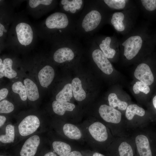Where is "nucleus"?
Wrapping results in <instances>:
<instances>
[{
  "instance_id": "1",
  "label": "nucleus",
  "mask_w": 156,
  "mask_h": 156,
  "mask_svg": "<svg viewBox=\"0 0 156 156\" xmlns=\"http://www.w3.org/2000/svg\"><path fill=\"white\" fill-rule=\"evenodd\" d=\"M41 119L34 115H28L20 121L18 129L19 135L23 137H27L35 133L40 127Z\"/></svg>"
},
{
  "instance_id": "2",
  "label": "nucleus",
  "mask_w": 156,
  "mask_h": 156,
  "mask_svg": "<svg viewBox=\"0 0 156 156\" xmlns=\"http://www.w3.org/2000/svg\"><path fill=\"white\" fill-rule=\"evenodd\" d=\"M42 138L39 134L32 135L23 143L20 152V156H34L42 143Z\"/></svg>"
},
{
  "instance_id": "3",
  "label": "nucleus",
  "mask_w": 156,
  "mask_h": 156,
  "mask_svg": "<svg viewBox=\"0 0 156 156\" xmlns=\"http://www.w3.org/2000/svg\"><path fill=\"white\" fill-rule=\"evenodd\" d=\"M142 40L139 36L130 37L122 44L124 47V55L128 60H131L135 57L141 49Z\"/></svg>"
},
{
  "instance_id": "4",
  "label": "nucleus",
  "mask_w": 156,
  "mask_h": 156,
  "mask_svg": "<svg viewBox=\"0 0 156 156\" xmlns=\"http://www.w3.org/2000/svg\"><path fill=\"white\" fill-rule=\"evenodd\" d=\"M15 29L18 40L21 44L26 46L31 42L33 32L29 25L20 23L17 25Z\"/></svg>"
},
{
  "instance_id": "5",
  "label": "nucleus",
  "mask_w": 156,
  "mask_h": 156,
  "mask_svg": "<svg viewBox=\"0 0 156 156\" xmlns=\"http://www.w3.org/2000/svg\"><path fill=\"white\" fill-rule=\"evenodd\" d=\"M99 112L101 117L106 122L118 124L121 121L120 112L109 106L105 104L101 105L99 107Z\"/></svg>"
},
{
  "instance_id": "6",
  "label": "nucleus",
  "mask_w": 156,
  "mask_h": 156,
  "mask_svg": "<svg viewBox=\"0 0 156 156\" xmlns=\"http://www.w3.org/2000/svg\"><path fill=\"white\" fill-rule=\"evenodd\" d=\"M68 21L66 15L62 12L52 14L47 18L45 24L49 28L63 29L68 25Z\"/></svg>"
},
{
  "instance_id": "7",
  "label": "nucleus",
  "mask_w": 156,
  "mask_h": 156,
  "mask_svg": "<svg viewBox=\"0 0 156 156\" xmlns=\"http://www.w3.org/2000/svg\"><path fill=\"white\" fill-rule=\"evenodd\" d=\"M92 56L94 62L103 73L108 75L112 73L113 69L111 63L101 50L94 51Z\"/></svg>"
},
{
  "instance_id": "8",
  "label": "nucleus",
  "mask_w": 156,
  "mask_h": 156,
  "mask_svg": "<svg viewBox=\"0 0 156 156\" xmlns=\"http://www.w3.org/2000/svg\"><path fill=\"white\" fill-rule=\"evenodd\" d=\"M135 77L148 86L153 83L154 77L150 68L147 64L141 63L136 67L134 72Z\"/></svg>"
},
{
  "instance_id": "9",
  "label": "nucleus",
  "mask_w": 156,
  "mask_h": 156,
  "mask_svg": "<svg viewBox=\"0 0 156 156\" xmlns=\"http://www.w3.org/2000/svg\"><path fill=\"white\" fill-rule=\"evenodd\" d=\"M101 19L100 13L96 10H92L88 13L84 18L82 26L85 31L88 32L95 29L99 24Z\"/></svg>"
},
{
  "instance_id": "10",
  "label": "nucleus",
  "mask_w": 156,
  "mask_h": 156,
  "mask_svg": "<svg viewBox=\"0 0 156 156\" xmlns=\"http://www.w3.org/2000/svg\"><path fill=\"white\" fill-rule=\"evenodd\" d=\"M89 131L92 138L96 141L103 142L108 138V134L105 126L99 122L91 124L88 127Z\"/></svg>"
},
{
  "instance_id": "11",
  "label": "nucleus",
  "mask_w": 156,
  "mask_h": 156,
  "mask_svg": "<svg viewBox=\"0 0 156 156\" xmlns=\"http://www.w3.org/2000/svg\"><path fill=\"white\" fill-rule=\"evenodd\" d=\"M54 75V70L51 66L46 65L44 67L38 74L40 85L44 87L48 86L52 81Z\"/></svg>"
},
{
  "instance_id": "12",
  "label": "nucleus",
  "mask_w": 156,
  "mask_h": 156,
  "mask_svg": "<svg viewBox=\"0 0 156 156\" xmlns=\"http://www.w3.org/2000/svg\"><path fill=\"white\" fill-rule=\"evenodd\" d=\"M135 142L140 156H152L149 142L146 136L143 135H138Z\"/></svg>"
},
{
  "instance_id": "13",
  "label": "nucleus",
  "mask_w": 156,
  "mask_h": 156,
  "mask_svg": "<svg viewBox=\"0 0 156 156\" xmlns=\"http://www.w3.org/2000/svg\"><path fill=\"white\" fill-rule=\"evenodd\" d=\"M74 54L70 49L66 47L60 48L56 50L53 55L54 60L59 63H62L73 59Z\"/></svg>"
},
{
  "instance_id": "14",
  "label": "nucleus",
  "mask_w": 156,
  "mask_h": 156,
  "mask_svg": "<svg viewBox=\"0 0 156 156\" xmlns=\"http://www.w3.org/2000/svg\"><path fill=\"white\" fill-rule=\"evenodd\" d=\"M71 88L75 99L81 101H83L86 97V93L83 88L81 81L78 77L73 79L71 83Z\"/></svg>"
},
{
  "instance_id": "15",
  "label": "nucleus",
  "mask_w": 156,
  "mask_h": 156,
  "mask_svg": "<svg viewBox=\"0 0 156 156\" xmlns=\"http://www.w3.org/2000/svg\"><path fill=\"white\" fill-rule=\"evenodd\" d=\"M52 107L54 112L56 114L62 116L66 111L71 112L75 108L74 104L68 102H61L54 101L52 103Z\"/></svg>"
},
{
  "instance_id": "16",
  "label": "nucleus",
  "mask_w": 156,
  "mask_h": 156,
  "mask_svg": "<svg viewBox=\"0 0 156 156\" xmlns=\"http://www.w3.org/2000/svg\"><path fill=\"white\" fill-rule=\"evenodd\" d=\"M24 83L26 88L28 99L31 101H34L38 99L39 95L38 87L36 84L28 78L24 80Z\"/></svg>"
},
{
  "instance_id": "17",
  "label": "nucleus",
  "mask_w": 156,
  "mask_h": 156,
  "mask_svg": "<svg viewBox=\"0 0 156 156\" xmlns=\"http://www.w3.org/2000/svg\"><path fill=\"white\" fill-rule=\"evenodd\" d=\"M64 135L70 139L78 140L82 137L80 130L75 125L70 123H66L63 127Z\"/></svg>"
},
{
  "instance_id": "18",
  "label": "nucleus",
  "mask_w": 156,
  "mask_h": 156,
  "mask_svg": "<svg viewBox=\"0 0 156 156\" xmlns=\"http://www.w3.org/2000/svg\"><path fill=\"white\" fill-rule=\"evenodd\" d=\"M5 134L0 135L1 143L8 144L13 143L15 139V130L13 125L9 124L6 126Z\"/></svg>"
},
{
  "instance_id": "19",
  "label": "nucleus",
  "mask_w": 156,
  "mask_h": 156,
  "mask_svg": "<svg viewBox=\"0 0 156 156\" xmlns=\"http://www.w3.org/2000/svg\"><path fill=\"white\" fill-rule=\"evenodd\" d=\"M73 96L71 84L68 83L66 84L62 90L57 94L55 99L56 101L59 102H67L71 99Z\"/></svg>"
},
{
  "instance_id": "20",
  "label": "nucleus",
  "mask_w": 156,
  "mask_h": 156,
  "mask_svg": "<svg viewBox=\"0 0 156 156\" xmlns=\"http://www.w3.org/2000/svg\"><path fill=\"white\" fill-rule=\"evenodd\" d=\"M52 146L54 151L60 156H65L71 150L69 144L62 141H54L52 143Z\"/></svg>"
},
{
  "instance_id": "21",
  "label": "nucleus",
  "mask_w": 156,
  "mask_h": 156,
  "mask_svg": "<svg viewBox=\"0 0 156 156\" xmlns=\"http://www.w3.org/2000/svg\"><path fill=\"white\" fill-rule=\"evenodd\" d=\"M145 114V111L142 108L139 107L136 104H132L127 106L125 116L128 120H131L135 115L143 116Z\"/></svg>"
},
{
  "instance_id": "22",
  "label": "nucleus",
  "mask_w": 156,
  "mask_h": 156,
  "mask_svg": "<svg viewBox=\"0 0 156 156\" xmlns=\"http://www.w3.org/2000/svg\"><path fill=\"white\" fill-rule=\"evenodd\" d=\"M111 39L110 37H106L102 41L99 45V47L105 56L107 58H112L114 57L116 51L114 49L110 47Z\"/></svg>"
},
{
  "instance_id": "23",
  "label": "nucleus",
  "mask_w": 156,
  "mask_h": 156,
  "mask_svg": "<svg viewBox=\"0 0 156 156\" xmlns=\"http://www.w3.org/2000/svg\"><path fill=\"white\" fill-rule=\"evenodd\" d=\"M62 4L64 5L63 8L66 11H70L72 13H75L76 10L79 9L82 4L81 0H62Z\"/></svg>"
},
{
  "instance_id": "24",
  "label": "nucleus",
  "mask_w": 156,
  "mask_h": 156,
  "mask_svg": "<svg viewBox=\"0 0 156 156\" xmlns=\"http://www.w3.org/2000/svg\"><path fill=\"white\" fill-rule=\"evenodd\" d=\"M109 106L113 108L118 107V108L121 110H125L127 107L128 104L125 101H120L114 93H111L108 97Z\"/></svg>"
},
{
  "instance_id": "25",
  "label": "nucleus",
  "mask_w": 156,
  "mask_h": 156,
  "mask_svg": "<svg viewBox=\"0 0 156 156\" xmlns=\"http://www.w3.org/2000/svg\"><path fill=\"white\" fill-rule=\"evenodd\" d=\"M124 18V14L121 12H115L112 15L111 23L115 29L118 31H122L125 29V26L122 22Z\"/></svg>"
},
{
  "instance_id": "26",
  "label": "nucleus",
  "mask_w": 156,
  "mask_h": 156,
  "mask_svg": "<svg viewBox=\"0 0 156 156\" xmlns=\"http://www.w3.org/2000/svg\"><path fill=\"white\" fill-rule=\"evenodd\" d=\"M3 63L4 66V76L9 79L15 77L17 75V73L12 69V60L10 58H6L3 60Z\"/></svg>"
},
{
  "instance_id": "27",
  "label": "nucleus",
  "mask_w": 156,
  "mask_h": 156,
  "mask_svg": "<svg viewBox=\"0 0 156 156\" xmlns=\"http://www.w3.org/2000/svg\"><path fill=\"white\" fill-rule=\"evenodd\" d=\"M12 90L15 93L18 94L21 100L25 101L27 98L26 88L21 81L14 83L12 86Z\"/></svg>"
},
{
  "instance_id": "28",
  "label": "nucleus",
  "mask_w": 156,
  "mask_h": 156,
  "mask_svg": "<svg viewBox=\"0 0 156 156\" xmlns=\"http://www.w3.org/2000/svg\"><path fill=\"white\" fill-rule=\"evenodd\" d=\"M120 156H133V151L131 146L125 142H122L118 147Z\"/></svg>"
},
{
  "instance_id": "29",
  "label": "nucleus",
  "mask_w": 156,
  "mask_h": 156,
  "mask_svg": "<svg viewBox=\"0 0 156 156\" xmlns=\"http://www.w3.org/2000/svg\"><path fill=\"white\" fill-rule=\"evenodd\" d=\"M14 108V106L11 102L4 99L0 102V113L8 114L12 112Z\"/></svg>"
},
{
  "instance_id": "30",
  "label": "nucleus",
  "mask_w": 156,
  "mask_h": 156,
  "mask_svg": "<svg viewBox=\"0 0 156 156\" xmlns=\"http://www.w3.org/2000/svg\"><path fill=\"white\" fill-rule=\"evenodd\" d=\"M133 89L135 94H138L141 92L146 94L150 91V88L148 86L140 81L135 83L133 86Z\"/></svg>"
},
{
  "instance_id": "31",
  "label": "nucleus",
  "mask_w": 156,
  "mask_h": 156,
  "mask_svg": "<svg viewBox=\"0 0 156 156\" xmlns=\"http://www.w3.org/2000/svg\"><path fill=\"white\" fill-rule=\"evenodd\" d=\"M104 1L109 7L115 9H123L126 5L124 0H104Z\"/></svg>"
},
{
  "instance_id": "32",
  "label": "nucleus",
  "mask_w": 156,
  "mask_h": 156,
  "mask_svg": "<svg viewBox=\"0 0 156 156\" xmlns=\"http://www.w3.org/2000/svg\"><path fill=\"white\" fill-rule=\"evenodd\" d=\"M141 1L147 10L152 11L156 9V0H142Z\"/></svg>"
},
{
  "instance_id": "33",
  "label": "nucleus",
  "mask_w": 156,
  "mask_h": 156,
  "mask_svg": "<svg viewBox=\"0 0 156 156\" xmlns=\"http://www.w3.org/2000/svg\"><path fill=\"white\" fill-rule=\"evenodd\" d=\"M52 1V0H30L29 3L31 8H34L40 4L45 5H49Z\"/></svg>"
},
{
  "instance_id": "34",
  "label": "nucleus",
  "mask_w": 156,
  "mask_h": 156,
  "mask_svg": "<svg viewBox=\"0 0 156 156\" xmlns=\"http://www.w3.org/2000/svg\"><path fill=\"white\" fill-rule=\"evenodd\" d=\"M8 90L6 88L1 89L0 90V101L3 100L7 96L8 94Z\"/></svg>"
},
{
  "instance_id": "35",
  "label": "nucleus",
  "mask_w": 156,
  "mask_h": 156,
  "mask_svg": "<svg viewBox=\"0 0 156 156\" xmlns=\"http://www.w3.org/2000/svg\"><path fill=\"white\" fill-rule=\"evenodd\" d=\"M65 156H82V155L80 152L74 151L70 152Z\"/></svg>"
},
{
  "instance_id": "36",
  "label": "nucleus",
  "mask_w": 156,
  "mask_h": 156,
  "mask_svg": "<svg viewBox=\"0 0 156 156\" xmlns=\"http://www.w3.org/2000/svg\"><path fill=\"white\" fill-rule=\"evenodd\" d=\"M6 120V118L3 115L0 116V127L1 128L4 124Z\"/></svg>"
},
{
  "instance_id": "37",
  "label": "nucleus",
  "mask_w": 156,
  "mask_h": 156,
  "mask_svg": "<svg viewBox=\"0 0 156 156\" xmlns=\"http://www.w3.org/2000/svg\"><path fill=\"white\" fill-rule=\"evenodd\" d=\"M6 32L7 30L5 29L4 27L1 23L0 24V36H2L3 34V32Z\"/></svg>"
},
{
  "instance_id": "38",
  "label": "nucleus",
  "mask_w": 156,
  "mask_h": 156,
  "mask_svg": "<svg viewBox=\"0 0 156 156\" xmlns=\"http://www.w3.org/2000/svg\"><path fill=\"white\" fill-rule=\"evenodd\" d=\"M44 156H57L53 152H49L46 153Z\"/></svg>"
},
{
  "instance_id": "39",
  "label": "nucleus",
  "mask_w": 156,
  "mask_h": 156,
  "mask_svg": "<svg viewBox=\"0 0 156 156\" xmlns=\"http://www.w3.org/2000/svg\"><path fill=\"white\" fill-rule=\"evenodd\" d=\"M153 103L154 107L156 109V95L153 99Z\"/></svg>"
},
{
  "instance_id": "40",
  "label": "nucleus",
  "mask_w": 156,
  "mask_h": 156,
  "mask_svg": "<svg viewBox=\"0 0 156 156\" xmlns=\"http://www.w3.org/2000/svg\"><path fill=\"white\" fill-rule=\"evenodd\" d=\"M4 66L3 63L0 64V71H4Z\"/></svg>"
},
{
  "instance_id": "41",
  "label": "nucleus",
  "mask_w": 156,
  "mask_h": 156,
  "mask_svg": "<svg viewBox=\"0 0 156 156\" xmlns=\"http://www.w3.org/2000/svg\"><path fill=\"white\" fill-rule=\"evenodd\" d=\"M92 156H105L101 154V153L96 152L94 153Z\"/></svg>"
},
{
  "instance_id": "42",
  "label": "nucleus",
  "mask_w": 156,
  "mask_h": 156,
  "mask_svg": "<svg viewBox=\"0 0 156 156\" xmlns=\"http://www.w3.org/2000/svg\"><path fill=\"white\" fill-rule=\"evenodd\" d=\"M4 76V73L3 71H0V78H2Z\"/></svg>"
},
{
  "instance_id": "43",
  "label": "nucleus",
  "mask_w": 156,
  "mask_h": 156,
  "mask_svg": "<svg viewBox=\"0 0 156 156\" xmlns=\"http://www.w3.org/2000/svg\"><path fill=\"white\" fill-rule=\"evenodd\" d=\"M2 60L1 59H0V64H1L2 63Z\"/></svg>"
},
{
  "instance_id": "44",
  "label": "nucleus",
  "mask_w": 156,
  "mask_h": 156,
  "mask_svg": "<svg viewBox=\"0 0 156 156\" xmlns=\"http://www.w3.org/2000/svg\"><path fill=\"white\" fill-rule=\"evenodd\" d=\"M0 156H5L3 155H0Z\"/></svg>"
}]
</instances>
